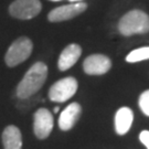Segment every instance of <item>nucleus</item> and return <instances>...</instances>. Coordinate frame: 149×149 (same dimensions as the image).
Segmentation results:
<instances>
[{
    "mask_svg": "<svg viewBox=\"0 0 149 149\" xmlns=\"http://www.w3.org/2000/svg\"><path fill=\"white\" fill-rule=\"evenodd\" d=\"M48 77V66L43 62H37L32 65L20 81L16 90L17 97L27 100L33 96L45 83Z\"/></svg>",
    "mask_w": 149,
    "mask_h": 149,
    "instance_id": "f257e3e1",
    "label": "nucleus"
},
{
    "mask_svg": "<svg viewBox=\"0 0 149 149\" xmlns=\"http://www.w3.org/2000/svg\"><path fill=\"white\" fill-rule=\"evenodd\" d=\"M118 31L125 37L149 32V16L141 10L128 11L118 22Z\"/></svg>",
    "mask_w": 149,
    "mask_h": 149,
    "instance_id": "f03ea898",
    "label": "nucleus"
},
{
    "mask_svg": "<svg viewBox=\"0 0 149 149\" xmlns=\"http://www.w3.org/2000/svg\"><path fill=\"white\" fill-rule=\"evenodd\" d=\"M33 44L27 37H20L15 40L5 55V62L8 66L13 68L24 62L31 55Z\"/></svg>",
    "mask_w": 149,
    "mask_h": 149,
    "instance_id": "7ed1b4c3",
    "label": "nucleus"
},
{
    "mask_svg": "<svg viewBox=\"0 0 149 149\" xmlns=\"http://www.w3.org/2000/svg\"><path fill=\"white\" fill-rule=\"evenodd\" d=\"M79 84L74 77H64L55 82L49 90V98L52 102L63 103L73 97L77 91Z\"/></svg>",
    "mask_w": 149,
    "mask_h": 149,
    "instance_id": "20e7f679",
    "label": "nucleus"
},
{
    "mask_svg": "<svg viewBox=\"0 0 149 149\" xmlns=\"http://www.w3.org/2000/svg\"><path fill=\"white\" fill-rule=\"evenodd\" d=\"M41 9L40 0H16L9 6V13L16 19L29 20L37 17Z\"/></svg>",
    "mask_w": 149,
    "mask_h": 149,
    "instance_id": "39448f33",
    "label": "nucleus"
},
{
    "mask_svg": "<svg viewBox=\"0 0 149 149\" xmlns=\"http://www.w3.org/2000/svg\"><path fill=\"white\" fill-rule=\"evenodd\" d=\"M53 116L47 108H39L33 115V132L39 139H45L53 130Z\"/></svg>",
    "mask_w": 149,
    "mask_h": 149,
    "instance_id": "423d86ee",
    "label": "nucleus"
},
{
    "mask_svg": "<svg viewBox=\"0 0 149 149\" xmlns=\"http://www.w3.org/2000/svg\"><path fill=\"white\" fill-rule=\"evenodd\" d=\"M86 9H87V5L84 2H72L70 5L61 6L51 10L48 15V19L51 22L65 21L81 15Z\"/></svg>",
    "mask_w": 149,
    "mask_h": 149,
    "instance_id": "0eeeda50",
    "label": "nucleus"
},
{
    "mask_svg": "<svg viewBox=\"0 0 149 149\" xmlns=\"http://www.w3.org/2000/svg\"><path fill=\"white\" fill-rule=\"evenodd\" d=\"M112 68V61L104 54H92L83 62V70L88 75H102Z\"/></svg>",
    "mask_w": 149,
    "mask_h": 149,
    "instance_id": "6e6552de",
    "label": "nucleus"
},
{
    "mask_svg": "<svg viewBox=\"0 0 149 149\" xmlns=\"http://www.w3.org/2000/svg\"><path fill=\"white\" fill-rule=\"evenodd\" d=\"M82 107L79 103H71L64 108L59 117V127L61 130L68 132L74 127L80 119Z\"/></svg>",
    "mask_w": 149,
    "mask_h": 149,
    "instance_id": "1a4fd4ad",
    "label": "nucleus"
},
{
    "mask_svg": "<svg viewBox=\"0 0 149 149\" xmlns=\"http://www.w3.org/2000/svg\"><path fill=\"white\" fill-rule=\"evenodd\" d=\"M82 54V48L79 44H70L62 51L60 54L59 61H58V66L60 71H66L71 69L74 65Z\"/></svg>",
    "mask_w": 149,
    "mask_h": 149,
    "instance_id": "9d476101",
    "label": "nucleus"
},
{
    "mask_svg": "<svg viewBox=\"0 0 149 149\" xmlns=\"http://www.w3.org/2000/svg\"><path fill=\"white\" fill-rule=\"evenodd\" d=\"M134 122V113L129 107H120L115 115V130L118 135H125Z\"/></svg>",
    "mask_w": 149,
    "mask_h": 149,
    "instance_id": "9b49d317",
    "label": "nucleus"
},
{
    "mask_svg": "<svg viewBox=\"0 0 149 149\" xmlns=\"http://www.w3.org/2000/svg\"><path fill=\"white\" fill-rule=\"evenodd\" d=\"M3 149H22V136L20 129L15 125H9L2 132Z\"/></svg>",
    "mask_w": 149,
    "mask_h": 149,
    "instance_id": "f8f14e48",
    "label": "nucleus"
},
{
    "mask_svg": "<svg viewBox=\"0 0 149 149\" xmlns=\"http://www.w3.org/2000/svg\"><path fill=\"white\" fill-rule=\"evenodd\" d=\"M145 60H149V47L135 49L126 56V61L128 63H136Z\"/></svg>",
    "mask_w": 149,
    "mask_h": 149,
    "instance_id": "ddd939ff",
    "label": "nucleus"
},
{
    "mask_svg": "<svg viewBox=\"0 0 149 149\" xmlns=\"http://www.w3.org/2000/svg\"><path fill=\"white\" fill-rule=\"evenodd\" d=\"M139 107L146 116H149V90L143 92L139 96Z\"/></svg>",
    "mask_w": 149,
    "mask_h": 149,
    "instance_id": "4468645a",
    "label": "nucleus"
},
{
    "mask_svg": "<svg viewBox=\"0 0 149 149\" xmlns=\"http://www.w3.org/2000/svg\"><path fill=\"white\" fill-rule=\"evenodd\" d=\"M139 140L146 146V148L149 149V130H143L139 134Z\"/></svg>",
    "mask_w": 149,
    "mask_h": 149,
    "instance_id": "2eb2a0df",
    "label": "nucleus"
},
{
    "mask_svg": "<svg viewBox=\"0 0 149 149\" xmlns=\"http://www.w3.org/2000/svg\"><path fill=\"white\" fill-rule=\"evenodd\" d=\"M59 111H60L59 106H56L55 108H54V113H59Z\"/></svg>",
    "mask_w": 149,
    "mask_h": 149,
    "instance_id": "dca6fc26",
    "label": "nucleus"
},
{
    "mask_svg": "<svg viewBox=\"0 0 149 149\" xmlns=\"http://www.w3.org/2000/svg\"><path fill=\"white\" fill-rule=\"evenodd\" d=\"M69 1H71V2H81L82 0H69Z\"/></svg>",
    "mask_w": 149,
    "mask_h": 149,
    "instance_id": "f3484780",
    "label": "nucleus"
},
{
    "mask_svg": "<svg viewBox=\"0 0 149 149\" xmlns=\"http://www.w3.org/2000/svg\"><path fill=\"white\" fill-rule=\"evenodd\" d=\"M52 1H60V0H52Z\"/></svg>",
    "mask_w": 149,
    "mask_h": 149,
    "instance_id": "a211bd4d",
    "label": "nucleus"
}]
</instances>
